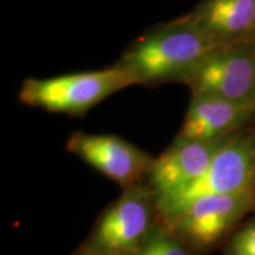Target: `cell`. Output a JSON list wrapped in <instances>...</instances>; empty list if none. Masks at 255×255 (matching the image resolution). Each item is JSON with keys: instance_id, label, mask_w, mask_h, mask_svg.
<instances>
[{"instance_id": "4", "label": "cell", "mask_w": 255, "mask_h": 255, "mask_svg": "<svg viewBox=\"0 0 255 255\" xmlns=\"http://www.w3.org/2000/svg\"><path fill=\"white\" fill-rule=\"evenodd\" d=\"M255 209V189L199 197L180 212L159 220L194 255H206L228 239Z\"/></svg>"}, {"instance_id": "2", "label": "cell", "mask_w": 255, "mask_h": 255, "mask_svg": "<svg viewBox=\"0 0 255 255\" xmlns=\"http://www.w3.org/2000/svg\"><path fill=\"white\" fill-rule=\"evenodd\" d=\"M131 85H136L131 76L114 64L95 71L26 78L19 89L18 100L47 113L81 117L105 98Z\"/></svg>"}, {"instance_id": "13", "label": "cell", "mask_w": 255, "mask_h": 255, "mask_svg": "<svg viewBox=\"0 0 255 255\" xmlns=\"http://www.w3.org/2000/svg\"><path fill=\"white\" fill-rule=\"evenodd\" d=\"M71 255H96V254H90V253H87V252H84L83 250H81V248H77L75 252Z\"/></svg>"}, {"instance_id": "11", "label": "cell", "mask_w": 255, "mask_h": 255, "mask_svg": "<svg viewBox=\"0 0 255 255\" xmlns=\"http://www.w3.org/2000/svg\"><path fill=\"white\" fill-rule=\"evenodd\" d=\"M133 255H194L161 221Z\"/></svg>"}, {"instance_id": "3", "label": "cell", "mask_w": 255, "mask_h": 255, "mask_svg": "<svg viewBox=\"0 0 255 255\" xmlns=\"http://www.w3.org/2000/svg\"><path fill=\"white\" fill-rule=\"evenodd\" d=\"M158 221L155 193L146 182L135 184L101 213L79 248L96 255H133Z\"/></svg>"}, {"instance_id": "6", "label": "cell", "mask_w": 255, "mask_h": 255, "mask_svg": "<svg viewBox=\"0 0 255 255\" xmlns=\"http://www.w3.org/2000/svg\"><path fill=\"white\" fill-rule=\"evenodd\" d=\"M66 150L123 189L145 182L155 158L122 137L108 133L72 132Z\"/></svg>"}, {"instance_id": "9", "label": "cell", "mask_w": 255, "mask_h": 255, "mask_svg": "<svg viewBox=\"0 0 255 255\" xmlns=\"http://www.w3.org/2000/svg\"><path fill=\"white\" fill-rule=\"evenodd\" d=\"M255 117L252 102H234L208 95H191L177 142H214L240 131Z\"/></svg>"}, {"instance_id": "14", "label": "cell", "mask_w": 255, "mask_h": 255, "mask_svg": "<svg viewBox=\"0 0 255 255\" xmlns=\"http://www.w3.org/2000/svg\"><path fill=\"white\" fill-rule=\"evenodd\" d=\"M253 103H254V105H255V94H254V97H253Z\"/></svg>"}, {"instance_id": "15", "label": "cell", "mask_w": 255, "mask_h": 255, "mask_svg": "<svg viewBox=\"0 0 255 255\" xmlns=\"http://www.w3.org/2000/svg\"><path fill=\"white\" fill-rule=\"evenodd\" d=\"M251 43H255V36H254V38H253V40L251 41Z\"/></svg>"}, {"instance_id": "12", "label": "cell", "mask_w": 255, "mask_h": 255, "mask_svg": "<svg viewBox=\"0 0 255 255\" xmlns=\"http://www.w3.org/2000/svg\"><path fill=\"white\" fill-rule=\"evenodd\" d=\"M223 255H255V218L232 233L226 241Z\"/></svg>"}, {"instance_id": "10", "label": "cell", "mask_w": 255, "mask_h": 255, "mask_svg": "<svg viewBox=\"0 0 255 255\" xmlns=\"http://www.w3.org/2000/svg\"><path fill=\"white\" fill-rule=\"evenodd\" d=\"M186 15L216 47L251 43L255 36V0H201Z\"/></svg>"}, {"instance_id": "1", "label": "cell", "mask_w": 255, "mask_h": 255, "mask_svg": "<svg viewBox=\"0 0 255 255\" xmlns=\"http://www.w3.org/2000/svg\"><path fill=\"white\" fill-rule=\"evenodd\" d=\"M216 49L184 14L146 30L127 47L115 65L129 73L138 85L186 84Z\"/></svg>"}, {"instance_id": "7", "label": "cell", "mask_w": 255, "mask_h": 255, "mask_svg": "<svg viewBox=\"0 0 255 255\" xmlns=\"http://www.w3.org/2000/svg\"><path fill=\"white\" fill-rule=\"evenodd\" d=\"M186 84L191 95L252 102L255 94V43L218 47Z\"/></svg>"}, {"instance_id": "5", "label": "cell", "mask_w": 255, "mask_h": 255, "mask_svg": "<svg viewBox=\"0 0 255 255\" xmlns=\"http://www.w3.org/2000/svg\"><path fill=\"white\" fill-rule=\"evenodd\" d=\"M255 189V129L240 130L223 143L206 173L173 195L157 201L159 220L180 212L199 197Z\"/></svg>"}, {"instance_id": "8", "label": "cell", "mask_w": 255, "mask_h": 255, "mask_svg": "<svg viewBox=\"0 0 255 255\" xmlns=\"http://www.w3.org/2000/svg\"><path fill=\"white\" fill-rule=\"evenodd\" d=\"M229 137L214 142L173 141L158 157L154 158L145 180L157 201L199 180Z\"/></svg>"}]
</instances>
